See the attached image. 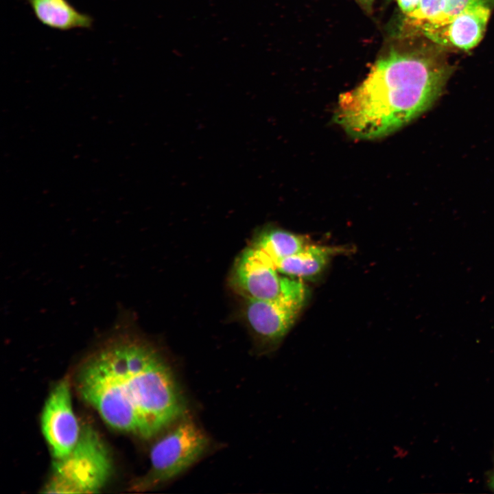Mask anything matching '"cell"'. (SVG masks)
Segmentation results:
<instances>
[{
    "mask_svg": "<svg viewBox=\"0 0 494 494\" xmlns=\"http://www.w3.org/2000/svg\"><path fill=\"white\" fill-rule=\"evenodd\" d=\"M134 324L121 309L82 362L75 384L110 427L149 438L185 416L186 405L169 367Z\"/></svg>",
    "mask_w": 494,
    "mask_h": 494,
    "instance_id": "obj_1",
    "label": "cell"
},
{
    "mask_svg": "<svg viewBox=\"0 0 494 494\" xmlns=\"http://www.w3.org/2000/svg\"><path fill=\"white\" fill-rule=\"evenodd\" d=\"M452 72L436 55L392 50L360 84L340 95L335 121L356 139L386 137L430 108Z\"/></svg>",
    "mask_w": 494,
    "mask_h": 494,
    "instance_id": "obj_2",
    "label": "cell"
},
{
    "mask_svg": "<svg viewBox=\"0 0 494 494\" xmlns=\"http://www.w3.org/2000/svg\"><path fill=\"white\" fill-rule=\"evenodd\" d=\"M112 469L108 451L97 432L81 429L78 443L66 457L54 460L45 493H94L106 483Z\"/></svg>",
    "mask_w": 494,
    "mask_h": 494,
    "instance_id": "obj_3",
    "label": "cell"
},
{
    "mask_svg": "<svg viewBox=\"0 0 494 494\" xmlns=\"http://www.w3.org/2000/svg\"><path fill=\"white\" fill-rule=\"evenodd\" d=\"M209 445L210 440L202 430L184 416L153 445L150 468L136 483L135 489L149 490L176 478L198 462Z\"/></svg>",
    "mask_w": 494,
    "mask_h": 494,
    "instance_id": "obj_4",
    "label": "cell"
},
{
    "mask_svg": "<svg viewBox=\"0 0 494 494\" xmlns=\"http://www.w3.org/2000/svg\"><path fill=\"white\" fill-rule=\"evenodd\" d=\"M306 298L303 283L289 278L283 292L268 300L246 298L244 314L261 347L277 346L290 329Z\"/></svg>",
    "mask_w": 494,
    "mask_h": 494,
    "instance_id": "obj_5",
    "label": "cell"
},
{
    "mask_svg": "<svg viewBox=\"0 0 494 494\" xmlns=\"http://www.w3.org/2000/svg\"><path fill=\"white\" fill-rule=\"evenodd\" d=\"M40 424L54 460L68 456L78 443L82 428L73 410L67 379L60 381L51 391L43 407Z\"/></svg>",
    "mask_w": 494,
    "mask_h": 494,
    "instance_id": "obj_6",
    "label": "cell"
},
{
    "mask_svg": "<svg viewBox=\"0 0 494 494\" xmlns=\"http://www.w3.org/2000/svg\"><path fill=\"white\" fill-rule=\"evenodd\" d=\"M279 272L270 257L251 245L237 259L231 281L245 298L273 299L283 292L290 278Z\"/></svg>",
    "mask_w": 494,
    "mask_h": 494,
    "instance_id": "obj_7",
    "label": "cell"
},
{
    "mask_svg": "<svg viewBox=\"0 0 494 494\" xmlns=\"http://www.w3.org/2000/svg\"><path fill=\"white\" fill-rule=\"evenodd\" d=\"M493 7L482 3L471 5L446 25L421 33L440 45L466 51L471 49L482 40Z\"/></svg>",
    "mask_w": 494,
    "mask_h": 494,
    "instance_id": "obj_8",
    "label": "cell"
},
{
    "mask_svg": "<svg viewBox=\"0 0 494 494\" xmlns=\"http://www.w3.org/2000/svg\"><path fill=\"white\" fill-rule=\"evenodd\" d=\"M23 1L30 5L36 19L49 28L69 31L93 27V17L78 10L68 0Z\"/></svg>",
    "mask_w": 494,
    "mask_h": 494,
    "instance_id": "obj_9",
    "label": "cell"
},
{
    "mask_svg": "<svg viewBox=\"0 0 494 494\" xmlns=\"http://www.w3.org/2000/svg\"><path fill=\"white\" fill-rule=\"evenodd\" d=\"M339 252L329 246L308 244L298 252L276 263L277 270L294 279H307L320 274L332 255Z\"/></svg>",
    "mask_w": 494,
    "mask_h": 494,
    "instance_id": "obj_10",
    "label": "cell"
},
{
    "mask_svg": "<svg viewBox=\"0 0 494 494\" xmlns=\"http://www.w3.org/2000/svg\"><path fill=\"white\" fill-rule=\"evenodd\" d=\"M257 236L252 245L263 251L274 264L298 252L309 244L302 235L277 228L268 227Z\"/></svg>",
    "mask_w": 494,
    "mask_h": 494,
    "instance_id": "obj_11",
    "label": "cell"
},
{
    "mask_svg": "<svg viewBox=\"0 0 494 494\" xmlns=\"http://www.w3.org/2000/svg\"><path fill=\"white\" fill-rule=\"evenodd\" d=\"M480 3L494 6V0H446L443 12L432 21L422 25L416 30L421 32L445 25L468 7Z\"/></svg>",
    "mask_w": 494,
    "mask_h": 494,
    "instance_id": "obj_12",
    "label": "cell"
},
{
    "mask_svg": "<svg viewBox=\"0 0 494 494\" xmlns=\"http://www.w3.org/2000/svg\"><path fill=\"white\" fill-rule=\"evenodd\" d=\"M446 0H420L417 7L406 15V22L416 30L435 19L444 10Z\"/></svg>",
    "mask_w": 494,
    "mask_h": 494,
    "instance_id": "obj_13",
    "label": "cell"
},
{
    "mask_svg": "<svg viewBox=\"0 0 494 494\" xmlns=\"http://www.w3.org/2000/svg\"><path fill=\"white\" fill-rule=\"evenodd\" d=\"M397 1L402 12L407 15L417 7L420 0H397Z\"/></svg>",
    "mask_w": 494,
    "mask_h": 494,
    "instance_id": "obj_14",
    "label": "cell"
},
{
    "mask_svg": "<svg viewBox=\"0 0 494 494\" xmlns=\"http://www.w3.org/2000/svg\"><path fill=\"white\" fill-rule=\"evenodd\" d=\"M489 489L494 492V469L493 471L490 473L489 476Z\"/></svg>",
    "mask_w": 494,
    "mask_h": 494,
    "instance_id": "obj_15",
    "label": "cell"
},
{
    "mask_svg": "<svg viewBox=\"0 0 494 494\" xmlns=\"http://www.w3.org/2000/svg\"><path fill=\"white\" fill-rule=\"evenodd\" d=\"M375 0H358V1L366 8H371Z\"/></svg>",
    "mask_w": 494,
    "mask_h": 494,
    "instance_id": "obj_16",
    "label": "cell"
}]
</instances>
